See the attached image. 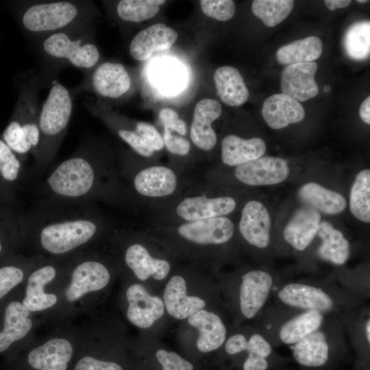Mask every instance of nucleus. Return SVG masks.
Listing matches in <instances>:
<instances>
[{
	"instance_id": "nucleus-5",
	"label": "nucleus",
	"mask_w": 370,
	"mask_h": 370,
	"mask_svg": "<svg viewBox=\"0 0 370 370\" xmlns=\"http://www.w3.org/2000/svg\"><path fill=\"white\" fill-rule=\"evenodd\" d=\"M202 179L180 195L149 208L145 212L151 227L173 225L219 217H228L238 201L230 195L214 194Z\"/></svg>"
},
{
	"instance_id": "nucleus-50",
	"label": "nucleus",
	"mask_w": 370,
	"mask_h": 370,
	"mask_svg": "<svg viewBox=\"0 0 370 370\" xmlns=\"http://www.w3.org/2000/svg\"><path fill=\"white\" fill-rule=\"evenodd\" d=\"M268 367L267 358L247 357L243 364V370H267Z\"/></svg>"
},
{
	"instance_id": "nucleus-47",
	"label": "nucleus",
	"mask_w": 370,
	"mask_h": 370,
	"mask_svg": "<svg viewBox=\"0 0 370 370\" xmlns=\"http://www.w3.org/2000/svg\"><path fill=\"white\" fill-rule=\"evenodd\" d=\"M245 352L248 354V358H267L271 355L272 348L263 335L255 333L247 339Z\"/></svg>"
},
{
	"instance_id": "nucleus-27",
	"label": "nucleus",
	"mask_w": 370,
	"mask_h": 370,
	"mask_svg": "<svg viewBox=\"0 0 370 370\" xmlns=\"http://www.w3.org/2000/svg\"><path fill=\"white\" fill-rule=\"evenodd\" d=\"M23 212L0 204V258L20 254L25 248Z\"/></svg>"
},
{
	"instance_id": "nucleus-4",
	"label": "nucleus",
	"mask_w": 370,
	"mask_h": 370,
	"mask_svg": "<svg viewBox=\"0 0 370 370\" xmlns=\"http://www.w3.org/2000/svg\"><path fill=\"white\" fill-rule=\"evenodd\" d=\"M120 175L127 188L132 211L144 212L191 187L201 174L162 164L123 152L116 156Z\"/></svg>"
},
{
	"instance_id": "nucleus-12",
	"label": "nucleus",
	"mask_w": 370,
	"mask_h": 370,
	"mask_svg": "<svg viewBox=\"0 0 370 370\" xmlns=\"http://www.w3.org/2000/svg\"><path fill=\"white\" fill-rule=\"evenodd\" d=\"M91 8L86 1H51L31 3L22 14L24 29L41 39L53 33L88 23Z\"/></svg>"
},
{
	"instance_id": "nucleus-53",
	"label": "nucleus",
	"mask_w": 370,
	"mask_h": 370,
	"mask_svg": "<svg viewBox=\"0 0 370 370\" xmlns=\"http://www.w3.org/2000/svg\"><path fill=\"white\" fill-rule=\"evenodd\" d=\"M365 332L366 339H367L368 343H370V320H369V318L366 321L365 325Z\"/></svg>"
},
{
	"instance_id": "nucleus-48",
	"label": "nucleus",
	"mask_w": 370,
	"mask_h": 370,
	"mask_svg": "<svg viewBox=\"0 0 370 370\" xmlns=\"http://www.w3.org/2000/svg\"><path fill=\"white\" fill-rule=\"evenodd\" d=\"M159 119L164 129L185 136L187 134V126L184 120L179 117L178 114L171 108H162L159 112Z\"/></svg>"
},
{
	"instance_id": "nucleus-17",
	"label": "nucleus",
	"mask_w": 370,
	"mask_h": 370,
	"mask_svg": "<svg viewBox=\"0 0 370 370\" xmlns=\"http://www.w3.org/2000/svg\"><path fill=\"white\" fill-rule=\"evenodd\" d=\"M127 320L140 328H149L164 313L163 301L151 295L142 284H130L124 293Z\"/></svg>"
},
{
	"instance_id": "nucleus-6",
	"label": "nucleus",
	"mask_w": 370,
	"mask_h": 370,
	"mask_svg": "<svg viewBox=\"0 0 370 370\" xmlns=\"http://www.w3.org/2000/svg\"><path fill=\"white\" fill-rule=\"evenodd\" d=\"M80 328L73 322L51 326L19 352L4 360L1 370H70L79 347Z\"/></svg>"
},
{
	"instance_id": "nucleus-33",
	"label": "nucleus",
	"mask_w": 370,
	"mask_h": 370,
	"mask_svg": "<svg viewBox=\"0 0 370 370\" xmlns=\"http://www.w3.org/2000/svg\"><path fill=\"white\" fill-rule=\"evenodd\" d=\"M321 240L318 248L319 256L336 265L344 264L351 254L350 245L344 234L330 222L321 221L317 234Z\"/></svg>"
},
{
	"instance_id": "nucleus-14",
	"label": "nucleus",
	"mask_w": 370,
	"mask_h": 370,
	"mask_svg": "<svg viewBox=\"0 0 370 370\" xmlns=\"http://www.w3.org/2000/svg\"><path fill=\"white\" fill-rule=\"evenodd\" d=\"M21 290L0 306V356L4 360L10 359L31 342L42 325L23 304Z\"/></svg>"
},
{
	"instance_id": "nucleus-20",
	"label": "nucleus",
	"mask_w": 370,
	"mask_h": 370,
	"mask_svg": "<svg viewBox=\"0 0 370 370\" xmlns=\"http://www.w3.org/2000/svg\"><path fill=\"white\" fill-rule=\"evenodd\" d=\"M280 301L286 306L302 310H314L324 314L334 309L335 304L324 289L308 284L291 282L278 292Z\"/></svg>"
},
{
	"instance_id": "nucleus-16",
	"label": "nucleus",
	"mask_w": 370,
	"mask_h": 370,
	"mask_svg": "<svg viewBox=\"0 0 370 370\" xmlns=\"http://www.w3.org/2000/svg\"><path fill=\"white\" fill-rule=\"evenodd\" d=\"M290 173L287 162L279 157L264 156L233 169L234 179L241 184L258 186L281 183Z\"/></svg>"
},
{
	"instance_id": "nucleus-45",
	"label": "nucleus",
	"mask_w": 370,
	"mask_h": 370,
	"mask_svg": "<svg viewBox=\"0 0 370 370\" xmlns=\"http://www.w3.org/2000/svg\"><path fill=\"white\" fill-rule=\"evenodd\" d=\"M156 356L162 370H193V365L187 360L173 352L159 349Z\"/></svg>"
},
{
	"instance_id": "nucleus-55",
	"label": "nucleus",
	"mask_w": 370,
	"mask_h": 370,
	"mask_svg": "<svg viewBox=\"0 0 370 370\" xmlns=\"http://www.w3.org/2000/svg\"><path fill=\"white\" fill-rule=\"evenodd\" d=\"M356 1L358 3H364L369 2V1H367V0H357Z\"/></svg>"
},
{
	"instance_id": "nucleus-2",
	"label": "nucleus",
	"mask_w": 370,
	"mask_h": 370,
	"mask_svg": "<svg viewBox=\"0 0 370 370\" xmlns=\"http://www.w3.org/2000/svg\"><path fill=\"white\" fill-rule=\"evenodd\" d=\"M41 191L47 197L100 201L132 211L116 156L91 138L83 140L71 156L51 170Z\"/></svg>"
},
{
	"instance_id": "nucleus-18",
	"label": "nucleus",
	"mask_w": 370,
	"mask_h": 370,
	"mask_svg": "<svg viewBox=\"0 0 370 370\" xmlns=\"http://www.w3.org/2000/svg\"><path fill=\"white\" fill-rule=\"evenodd\" d=\"M273 285V276L264 270L254 269L242 275L239 306L244 317L252 319L259 313L269 299Z\"/></svg>"
},
{
	"instance_id": "nucleus-49",
	"label": "nucleus",
	"mask_w": 370,
	"mask_h": 370,
	"mask_svg": "<svg viewBox=\"0 0 370 370\" xmlns=\"http://www.w3.org/2000/svg\"><path fill=\"white\" fill-rule=\"evenodd\" d=\"M247 339L242 334H235L227 339L225 343V350L230 355H235L245 352Z\"/></svg>"
},
{
	"instance_id": "nucleus-7",
	"label": "nucleus",
	"mask_w": 370,
	"mask_h": 370,
	"mask_svg": "<svg viewBox=\"0 0 370 370\" xmlns=\"http://www.w3.org/2000/svg\"><path fill=\"white\" fill-rule=\"evenodd\" d=\"M153 238L178 251L201 250L230 242L236 225L229 217H219L173 225L149 227L145 231Z\"/></svg>"
},
{
	"instance_id": "nucleus-32",
	"label": "nucleus",
	"mask_w": 370,
	"mask_h": 370,
	"mask_svg": "<svg viewBox=\"0 0 370 370\" xmlns=\"http://www.w3.org/2000/svg\"><path fill=\"white\" fill-rule=\"evenodd\" d=\"M217 94L227 106L237 107L249 98V91L238 70L233 66L218 68L214 74Z\"/></svg>"
},
{
	"instance_id": "nucleus-13",
	"label": "nucleus",
	"mask_w": 370,
	"mask_h": 370,
	"mask_svg": "<svg viewBox=\"0 0 370 370\" xmlns=\"http://www.w3.org/2000/svg\"><path fill=\"white\" fill-rule=\"evenodd\" d=\"M88 23L75 25L40 39V51L49 60L82 70L96 66L100 52L88 30Z\"/></svg>"
},
{
	"instance_id": "nucleus-51",
	"label": "nucleus",
	"mask_w": 370,
	"mask_h": 370,
	"mask_svg": "<svg viewBox=\"0 0 370 370\" xmlns=\"http://www.w3.org/2000/svg\"><path fill=\"white\" fill-rule=\"evenodd\" d=\"M360 119L367 124H370V97H367L361 103L359 110Z\"/></svg>"
},
{
	"instance_id": "nucleus-54",
	"label": "nucleus",
	"mask_w": 370,
	"mask_h": 370,
	"mask_svg": "<svg viewBox=\"0 0 370 370\" xmlns=\"http://www.w3.org/2000/svg\"><path fill=\"white\" fill-rule=\"evenodd\" d=\"M323 90L325 92H329L331 90V88L330 86H325L323 88Z\"/></svg>"
},
{
	"instance_id": "nucleus-31",
	"label": "nucleus",
	"mask_w": 370,
	"mask_h": 370,
	"mask_svg": "<svg viewBox=\"0 0 370 370\" xmlns=\"http://www.w3.org/2000/svg\"><path fill=\"white\" fill-rule=\"evenodd\" d=\"M266 144L260 138H243L234 134H228L221 140V159L229 167L238 165L262 157Z\"/></svg>"
},
{
	"instance_id": "nucleus-9",
	"label": "nucleus",
	"mask_w": 370,
	"mask_h": 370,
	"mask_svg": "<svg viewBox=\"0 0 370 370\" xmlns=\"http://www.w3.org/2000/svg\"><path fill=\"white\" fill-rule=\"evenodd\" d=\"M40 86L36 71H29L22 85L14 116L2 134L3 140L25 162L29 155L35 156L39 145Z\"/></svg>"
},
{
	"instance_id": "nucleus-36",
	"label": "nucleus",
	"mask_w": 370,
	"mask_h": 370,
	"mask_svg": "<svg viewBox=\"0 0 370 370\" xmlns=\"http://www.w3.org/2000/svg\"><path fill=\"white\" fill-rule=\"evenodd\" d=\"M323 321L324 314L314 310H304L281 325L279 338L283 343L293 345L320 329Z\"/></svg>"
},
{
	"instance_id": "nucleus-19",
	"label": "nucleus",
	"mask_w": 370,
	"mask_h": 370,
	"mask_svg": "<svg viewBox=\"0 0 370 370\" xmlns=\"http://www.w3.org/2000/svg\"><path fill=\"white\" fill-rule=\"evenodd\" d=\"M271 225L269 211L263 204L252 199L244 204L238 230L246 243L259 249L267 247L270 243Z\"/></svg>"
},
{
	"instance_id": "nucleus-40",
	"label": "nucleus",
	"mask_w": 370,
	"mask_h": 370,
	"mask_svg": "<svg viewBox=\"0 0 370 370\" xmlns=\"http://www.w3.org/2000/svg\"><path fill=\"white\" fill-rule=\"evenodd\" d=\"M163 0H121L116 7L118 16L128 22L138 23L153 17Z\"/></svg>"
},
{
	"instance_id": "nucleus-38",
	"label": "nucleus",
	"mask_w": 370,
	"mask_h": 370,
	"mask_svg": "<svg viewBox=\"0 0 370 370\" xmlns=\"http://www.w3.org/2000/svg\"><path fill=\"white\" fill-rule=\"evenodd\" d=\"M349 209L360 221L370 222V170L360 171L354 180L349 195Z\"/></svg>"
},
{
	"instance_id": "nucleus-28",
	"label": "nucleus",
	"mask_w": 370,
	"mask_h": 370,
	"mask_svg": "<svg viewBox=\"0 0 370 370\" xmlns=\"http://www.w3.org/2000/svg\"><path fill=\"white\" fill-rule=\"evenodd\" d=\"M164 304L171 316L182 320L204 309L206 303L199 297L188 296L185 279L180 275H174L165 286Z\"/></svg>"
},
{
	"instance_id": "nucleus-44",
	"label": "nucleus",
	"mask_w": 370,
	"mask_h": 370,
	"mask_svg": "<svg viewBox=\"0 0 370 370\" xmlns=\"http://www.w3.org/2000/svg\"><path fill=\"white\" fill-rule=\"evenodd\" d=\"M162 138L166 150L174 157L186 158L190 154L191 144L184 136L164 129Z\"/></svg>"
},
{
	"instance_id": "nucleus-39",
	"label": "nucleus",
	"mask_w": 370,
	"mask_h": 370,
	"mask_svg": "<svg viewBox=\"0 0 370 370\" xmlns=\"http://www.w3.org/2000/svg\"><path fill=\"white\" fill-rule=\"evenodd\" d=\"M343 45L347 55L355 60H362L370 53V22L358 21L346 30Z\"/></svg>"
},
{
	"instance_id": "nucleus-21",
	"label": "nucleus",
	"mask_w": 370,
	"mask_h": 370,
	"mask_svg": "<svg viewBox=\"0 0 370 370\" xmlns=\"http://www.w3.org/2000/svg\"><path fill=\"white\" fill-rule=\"evenodd\" d=\"M44 258L21 253L0 258V306L22 289L29 273Z\"/></svg>"
},
{
	"instance_id": "nucleus-26",
	"label": "nucleus",
	"mask_w": 370,
	"mask_h": 370,
	"mask_svg": "<svg viewBox=\"0 0 370 370\" xmlns=\"http://www.w3.org/2000/svg\"><path fill=\"white\" fill-rule=\"evenodd\" d=\"M177 33L163 23H156L139 32L132 40L130 52L138 61L150 58L155 53L169 49Z\"/></svg>"
},
{
	"instance_id": "nucleus-35",
	"label": "nucleus",
	"mask_w": 370,
	"mask_h": 370,
	"mask_svg": "<svg viewBox=\"0 0 370 370\" xmlns=\"http://www.w3.org/2000/svg\"><path fill=\"white\" fill-rule=\"evenodd\" d=\"M298 194L308 206L328 214H338L347 206L346 199L341 194L315 182L304 184Z\"/></svg>"
},
{
	"instance_id": "nucleus-29",
	"label": "nucleus",
	"mask_w": 370,
	"mask_h": 370,
	"mask_svg": "<svg viewBox=\"0 0 370 370\" xmlns=\"http://www.w3.org/2000/svg\"><path fill=\"white\" fill-rule=\"evenodd\" d=\"M305 114V110L298 101L283 93L268 97L262 108L264 121L274 130L300 122L304 119Z\"/></svg>"
},
{
	"instance_id": "nucleus-37",
	"label": "nucleus",
	"mask_w": 370,
	"mask_h": 370,
	"mask_svg": "<svg viewBox=\"0 0 370 370\" xmlns=\"http://www.w3.org/2000/svg\"><path fill=\"white\" fill-rule=\"evenodd\" d=\"M323 52V42L317 36H308L282 46L276 53L278 61L284 65L312 62Z\"/></svg>"
},
{
	"instance_id": "nucleus-8",
	"label": "nucleus",
	"mask_w": 370,
	"mask_h": 370,
	"mask_svg": "<svg viewBox=\"0 0 370 370\" xmlns=\"http://www.w3.org/2000/svg\"><path fill=\"white\" fill-rule=\"evenodd\" d=\"M73 109L71 92L56 83L40 110L39 145L34 157L37 171H44L55 158L66 134Z\"/></svg>"
},
{
	"instance_id": "nucleus-46",
	"label": "nucleus",
	"mask_w": 370,
	"mask_h": 370,
	"mask_svg": "<svg viewBox=\"0 0 370 370\" xmlns=\"http://www.w3.org/2000/svg\"><path fill=\"white\" fill-rule=\"evenodd\" d=\"M134 127L137 133L155 152L164 147L162 136L153 125L140 121L136 123Z\"/></svg>"
},
{
	"instance_id": "nucleus-24",
	"label": "nucleus",
	"mask_w": 370,
	"mask_h": 370,
	"mask_svg": "<svg viewBox=\"0 0 370 370\" xmlns=\"http://www.w3.org/2000/svg\"><path fill=\"white\" fill-rule=\"evenodd\" d=\"M318 66L315 62L286 66L281 73L280 87L283 94L305 101L314 97L319 87L314 79Z\"/></svg>"
},
{
	"instance_id": "nucleus-52",
	"label": "nucleus",
	"mask_w": 370,
	"mask_h": 370,
	"mask_svg": "<svg viewBox=\"0 0 370 370\" xmlns=\"http://www.w3.org/2000/svg\"><path fill=\"white\" fill-rule=\"evenodd\" d=\"M324 3L327 8L333 11L338 8H343L348 6L351 1L350 0H325Z\"/></svg>"
},
{
	"instance_id": "nucleus-15",
	"label": "nucleus",
	"mask_w": 370,
	"mask_h": 370,
	"mask_svg": "<svg viewBox=\"0 0 370 370\" xmlns=\"http://www.w3.org/2000/svg\"><path fill=\"white\" fill-rule=\"evenodd\" d=\"M132 80L125 67L120 63L106 62L86 74L82 82L71 92H92L103 98L116 99L127 93Z\"/></svg>"
},
{
	"instance_id": "nucleus-10",
	"label": "nucleus",
	"mask_w": 370,
	"mask_h": 370,
	"mask_svg": "<svg viewBox=\"0 0 370 370\" xmlns=\"http://www.w3.org/2000/svg\"><path fill=\"white\" fill-rule=\"evenodd\" d=\"M69 257H45L29 273L22 288L23 304L42 324L53 326L62 323L56 282Z\"/></svg>"
},
{
	"instance_id": "nucleus-23",
	"label": "nucleus",
	"mask_w": 370,
	"mask_h": 370,
	"mask_svg": "<svg viewBox=\"0 0 370 370\" xmlns=\"http://www.w3.org/2000/svg\"><path fill=\"white\" fill-rule=\"evenodd\" d=\"M25 178V162L0 138V204L14 206Z\"/></svg>"
},
{
	"instance_id": "nucleus-22",
	"label": "nucleus",
	"mask_w": 370,
	"mask_h": 370,
	"mask_svg": "<svg viewBox=\"0 0 370 370\" xmlns=\"http://www.w3.org/2000/svg\"><path fill=\"white\" fill-rule=\"evenodd\" d=\"M221 113V105L217 100L204 99L196 104L190 128V138L198 150L208 152L216 146L217 136L212 123Z\"/></svg>"
},
{
	"instance_id": "nucleus-11",
	"label": "nucleus",
	"mask_w": 370,
	"mask_h": 370,
	"mask_svg": "<svg viewBox=\"0 0 370 370\" xmlns=\"http://www.w3.org/2000/svg\"><path fill=\"white\" fill-rule=\"evenodd\" d=\"M108 241L117 266H123L140 281L150 277L162 280L171 270V262L154 256L145 244V232L115 228Z\"/></svg>"
},
{
	"instance_id": "nucleus-41",
	"label": "nucleus",
	"mask_w": 370,
	"mask_h": 370,
	"mask_svg": "<svg viewBox=\"0 0 370 370\" xmlns=\"http://www.w3.org/2000/svg\"><path fill=\"white\" fill-rule=\"evenodd\" d=\"M295 1L293 0H254L251 10L267 27H275L291 13Z\"/></svg>"
},
{
	"instance_id": "nucleus-30",
	"label": "nucleus",
	"mask_w": 370,
	"mask_h": 370,
	"mask_svg": "<svg viewBox=\"0 0 370 370\" xmlns=\"http://www.w3.org/2000/svg\"><path fill=\"white\" fill-rule=\"evenodd\" d=\"M188 323L199 331L197 347L202 353L219 348L226 339L225 326L219 315L204 309L188 318Z\"/></svg>"
},
{
	"instance_id": "nucleus-3",
	"label": "nucleus",
	"mask_w": 370,
	"mask_h": 370,
	"mask_svg": "<svg viewBox=\"0 0 370 370\" xmlns=\"http://www.w3.org/2000/svg\"><path fill=\"white\" fill-rule=\"evenodd\" d=\"M116 263L95 249L70 256L56 282L62 323L91 314L110 286Z\"/></svg>"
},
{
	"instance_id": "nucleus-25",
	"label": "nucleus",
	"mask_w": 370,
	"mask_h": 370,
	"mask_svg": "<svg viewBox=\"0 0 370 370\" xmlns=\"http://www.w3.org/2000/svg\"><path fill=\"white\" fill-rule=\"evenodd\" d=\"M321 219L316 209L308 205L299 208L284 229L285 241L297 251L305 250L317 236Z\"/></svg>"
},
{
	"instance_id": "nucleus-43",
	"label": "nucleus",
	"mask_w": 370,
	"mask_h": 370,
	"mask_svg": "<svg viewBox=\"0 0 370 370\" xmlns=\"http://www.w3.org/2000/svg\"><path fill=\"white\" fill-rule=\"evenodd\" d=\"M200 5L205 15L221 21L231 19L236 10L232 0H201Z\"/></svg>"
},
{
	"instance_id": "nucleus-34",
	"label": "nucleus",
	"mask_w": 370,
	"mask_h": 370,
	"mask_svg": "<svg viewBox=\"0 0 370 370\" xmlns=\"http://www.w3.org/2000/svg\"><path fill=\"white\" fill-rule=\"evenodd\" d=\"M292 349L296 362L305 367H321L328 360L330 345L325 333L320 329L293 344Z\"/></svg>"
},
{
	"instance_id": "nucleus-42",
	"label": "nucleus",
	"mask_w": 370,
	"mask_h": 370,
	"mask_svg": "<svg viewBox=\"0 0 370 370\" xmlns=\"http://www.w3.org/2000/svg\"><path fill=\"white\" fill-rule=\"evenodd\" d=\"M151 76L158 87L166 93L178 92L186 82L183 69L177 64L166 61L155 64Z\"/></svg>"
},
{
	"instance_id": "nucleus-1",
	"label": "nucleus",
	"mask_w": 370,
	"mask_h": 370,
	"mask_svg": "<svg viewBox=\"0 0 370 370\" xmlns=\"http://www.w3.org/2000/svg\"><path fill=\"white\" fill-rule=\"evenodd\" d=\"M25 243L33 256L64 258L95 249L116 228L92 203L44 197L23 212Z\"/></svg>"
}]
</instances>
